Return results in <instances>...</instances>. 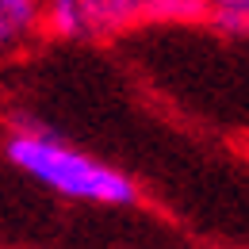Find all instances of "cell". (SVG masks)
<instances>
[{
	"label": "cell",
	"mask_w": 249,
	"mask_h": 249,
	"mask_svg": "<svg viewBox=\"0 0 249 249\" xmlns=\"http://www.w3.org/2000/svg\"><path fill=\"white\" fill-rule=\"evenodd\" d=\"M4 161L23 173L31 184L46 188L50 196L69 203H89V207H134L142 192L134 177L92 157L89 150L73 146L58 130L38 123L27 111H12L8 130L0 142Z\"/></svg>",
	"instance_id": "cell-1"
},
{
	"label": "cell",
	"mask_w": 249,
	"mask_h": 249,
	"mask_svg": "<svg viewBox=\"0 0 249 249\" xmlns=\"http://www.w3.org/2000/svg\"><path fill=\"white\" fill-rule=\"evenodd\" d=\"M46 38V0H0V65L31 54Z\"/></svg>",
	"instance_id": "cell-2"
},
{
	"label": "cell",
	"mask_w": 249,
	"mask_h": 249,
	"mask_svg": "<svg viewBox=\"0 0 249 249\" xmlns=\"http://www.w3.org/2000/svg\"><path fill=\"white\" fill-rule=\"evenodd\" d=\"M207 27H215L226 38H246L249 35V0H203V16Z\"/></svg>",
	"instance_id": "cell-3"
},
{
	"label": "cell",
	"mask_w": 249,
	"mask_h": 249,
	"mask_svg": "<svg viewBox=\"0 0 249 249\" xmlns=\"http://www.w3.org/2000/svg\"><path fill=\"white\" fill-rule=\"evenodd\" d=\"M0 249H4V246H0Z\"/></svg>",
	"instance_id": "cell-4"
}]
</instances>
